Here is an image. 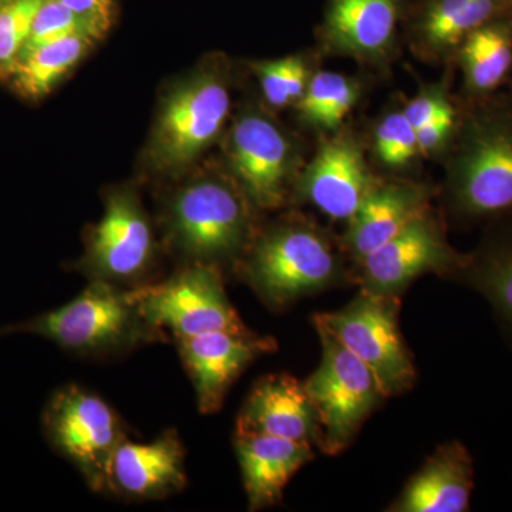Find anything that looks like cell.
<instances>
[{"label": "cell", "mask_w": 512, "mask_h": 512, "mask_svg": "<svg viewBox=\"0 0 512 512\" xmlns=\"http://www.w3.org/2000/svg\"><path fill=\"white\" fill-rule=\"evenodd\" d=\"M234 441L251 511L278 504L292 477L313 458L312 444L302 441L239 433Z\"/></svg>", "instance_id": "cell-20"}, {"label": "cell", "mask_w": 512, "mask_h": 512, "mask_svg": "<svg viewBox=\"0 0 512 512\" xmlns=\"http://www.w3.org/2000/svg\"><path fill=\"white\" fill-rule=\"evenodd\" d=\"M510 83H511V93H512V79H511V82H510Z\"/></svg>", "instance_id": "cell-36"}, {"label": "cell", "mask_w": 512, "mask_h": 512, "mask_svg": "<svg viewBox=\"0 0 512 512\" xmlns=\"http://www.w3.org/2000/svg\"><path fill=\"white\" fill-rule=\"evenodd\" d=\"M94 40L86 35H72L47 43L19 57L9 77L19 94L40 99L89 52Z\"/></svg>", "instance_id": "cell-24"}, {"label": "cell", "mask_w": 512, "mask_h": 512, "mask_svg": "<svg viewBox=\"0 0 512 512\" xmlns=\"http://www.w3.org/2000/svg\"><path fill=\"white\" fill-rule=\"evenodd\" d=\"M239 268L252 291L271 309H284L323 291L342 275L328 235L296 218L254 238Z\"/></svg>", "instance_id": "cell-4"}, {"label": "cell", "mask_w": 512, "mask_h": 512, "mask_svg": "<svg viewBox=\"0 0 512 512\" xmlns=\"http://www.w3.org/2000/svg\"><path fill=\"white\" fill-rule=\"evenodd\" d=\"M474 488L470 451L458 441L444 444L410 478L389 508L396 512H466Z\"/></svg>", "instance_id": "cell-21"}, {"label": "cell", "mask_w": 512, "mask_h": 512, "mask_svg": "<svg viewBox=\"0 0 512 512\" xmlns=\"http://www.w3.org/2000/svg\"><path fill=\"white\" fill-rule=\"evenodd\" d=\"M251 67L261 84L266 103L278 110L296 106L315 74L311 60L301 55L262 60L252 63Z\"/></svg>", "instance_id": "cell-26"}, {"label": "cell", "mask_w": 512, "mask_h": 512, "mask_svg": "<svg viewBox=\"0 0 512 512\" xmlns=\"http://www.w3.org/2000/svg\"><path fill=\"white\" fill-rule=\"evenodd\" d=\"M174 342L202 414L217 413L247 367L278 348L271 336L256 335L249 329L202 333Z\"/></svg>", "instance_id": "cell-14"}, {"label": "cell", "mask_w": 512, "mask_h": 512, "mask_svg": "<svg viewBox=\"0 0 512 512\" xmlns=\"http://www.w3.org/2000/svg\"><path fill=\"white\" fill-rule=\"evenodd\" d=\"M453 62L463 76L461 99L493 96L512 79V15L474 30L458 46Z\"/></svg>", "instance_id": "cell-22"}, {"label": "cell", "mask_w": 512, "mask_h": 512, "mask_svg": "<svg viewBox=\"0 0 512 512\" xmlns=\"http://www.w3.org/2000/svg\"><path fill=\"white\" fill-rule=\"evenodd\" d=\"M376 183L357 138L339 133L322 143L299 175L298 194L332 220L349 222Z\"/></svg>", "instance_id": "cell-15"}, {"label": "cell", "mask_w": 512, "mask_h": 512, "mask_svg": "<svg viewBox=\"0 0 512 512\" xmlns=\"http://www.w3.org/2000/svg\"><path fill=\"white\" fill-rule=\"evenodd\" d=\"M468 259L451 247L443 221L429 210L359 262L362 291L399 298L421 275L460 276Z\"/></svg>", "instance_id": "cell-12"}, {"label": "cell", "mask_w": 512, "mask_h": 512, "mask_svg": "<svg viewBox=\"0 0 512 512\" xmlns=\"http://www.w3.org/2000/svg\"><path fill=\"white\" fill-rule=\"evenodd\" d=\"M235 433L264 434L319 446L318 414L305 383L288 373L262 377L238 414Z\"/></svg>", "instance_id": "cell-18"}, {"label": "cell", "mask_w": 512, "mask_h": 512, "mask_svg": "<svg viewBox=\"0 0 512 512\" xmlns=\"http://www.w3.org/2000/svg\"><path fill=\"white\" fill-rule=\"evenodd\" d=\"M2 2H3V5H5V3L8 2V0H2Z\"/></svg>", "instance_id": "cell-34"}, {"label": "cell", "mask_w": 512, "mask_h": 512, "mask_svg": "<svg viewBox=\"0 0 512 512\" xmlns=\"http://www.w3.org/2000/svg\"><path fill=\"white\" fill-rule=\"evenodd\" d=\"M47 444L77 471L94 493H106L111 458L128 439L120 414L99 394L77 384L60 387L42 413Z\"/></svg>", "instance_id": "cell-5"}, {"label": "cell", "mask_w": 512, "mask_h": 512, "mask_svg": "<svg viewBox=\"0 0 512 512\" xmlns=\"http://www.w3.org/2000/svg\"><path fill=\"white\" fill-rule=\"evenodd\" d=\"M72 35L92 37L83 20L72 9L67 8L62 0H45L37 12L28 40L20 50L18 59L37 47Z\"/></svg>", "instance_id": "cell-29"}, {"label": "cell", "mask_w": 512, "mask_h": 512, "mask_svg": "<svg viewBox=\"0 0 512 512\" xmlns=\"http://www.w3.org/2000/svg\"><path fill=\"white\" fill-rule=\"evenodd\" d=\"M156 244L153 229L133 192H111L103 217L87 232L86 252L77 269L90 281L123 289L150 284Z\"/></svg>", "instance_id": "cell-10"}, {"label": "cell", "mask_w": 512, "mask_h": 512, "mask_svg": "<svg viewBox=\"0 0 512 512\" xmlns=\"http://www.w3.org/2000/svg\"><path fill=\"white\" fill-rule=\"evenodd\" d=\"M372 141L377 163L389 171L410 170L421 157L416 130L402 109L389 111L377 121Z\"/></svg>", "instance_id": "cell-27"}, {"label": "cell", "mask_w": 512, "mask_h": 512, "mask_svg": "<svg viewBox=\"0 0 512 512\" xmlns=\"http://www.w3.org/2000/svg\"><path fill=\"white\" fill-rule=\"evenodd\" d=\"M505 15H512L508 0H417L404 19L416 55L446 63L470 33Z\"/></svg>", "instance_id": "cell-17"}, {"label": "cell", "mask_w": 512, "mask_h": 512, "mask_svg": "<svg viewBox=\"0 0 512 512\" xmlns=\"http://www.w3.org/2000/svg\"><path fill=\"white\" fill-rule=\"evenodd\" d=\"M406 0H326L318 26L320 50L386 69L396 55Z\"/></svg>", "instance_id": "cell-13"}, {"label": "cell", "mask_w": 512, "mask_h": 512, "mask_svg": "<svg viewBox=\"0 0 512 512\" xmlns=\"http://www.w3.org/2000/svg\"><path fill=\"white\" fill-rule=\"evenodd\" d=\"M451 100L453 97L448 89V80L444 79L437 83L423 84L416 96L407 101L402 110L414 130H419L420 127L433 121L439 111Z\"/></svg>", "instance_id": "cell-31"}, {"label": "cell", "mask_w": 512, "mask_h": 512, "mask_svg": "<svg viewBox=\"0 0 512 512\" xmlns=\"http://www.w3.org/2000/svg\"><path fill=\"white\" fill-rule=\"evenodd\" d=\"M322 360L305 387L320 427V450L338 454L355 439L357 431L383 399L369 367L320 326Z\"/></svg>", "instance_id": "cell-9"}, {"label": "cell", "mask_w": 512, "mask_h": 512, "mask_svg": "<svg viewBox=\"0 0 512 512\" xmlns=\"http://www.w3.org/2000/svg\"><path fill=\"white\" fill-rule=\"evenodd\" d=\"M362 87L353 77L336 72H315L311 83L296 104L299 119L313 130L332 133L355 109Z\"/></svg>", "instance_id": "cell-25"}, {"label": "cell", "mask_w": 512, "mask_h": 512, "mask_svg": "<svg viewBox=\"0 0 512 512\" xmlns=\"http://www.w3.org/2000/svg\"><path fill=\"white\" fill-rule=\"evenodd\" d=\"M508 5H510V9H511V12H512V0H508Z\"/></svg>", "instance_id": "cell-33"}, {"label": "cell", "mask_w": 512, "mask_h": 512, "mask_svg": "<svg viewBox=\"0 0 512 512\" xmlns=\"http://www.w3.org/2000/svg\"><path fill=\"white\" fill-rule=\"evenodd\" d=\"M460 276L490 302L512 338V218L488 225Z\"/></svg>", "instance_id": "cell-23"}, {"label": "cell", "mask_w": 512, "mask_h": 512, "mask_svg": "<svg viewBox=\"0 0 512 512\" xmlns=\"http://www.w3.org/2000/svg\"><path fill=\"white\" fill-rule=\"evenodd\" d=\"M187 483L183 441L167 429L148 443L126 439L117 447L106 493L131 503L160 501L181 493Z\"/></svg>", "instance_id": "cell-16"}, {"label": "cell", "mask_w": 512, "mask_h": 512, "mask_svg": "<svg viewBox=\"0 0 512 512\" xmlns=\"http://www.w3.org/2000/svg\"><path fill=\"white\" fill-rule=\"evenodd\" d=\"M45 0H8L0 6V76H9Z\"/></svg>", "instance_id": "cell-28"}, {"label": "cell", "mask_w": 512, "mask_h": 512, "mask_svg": "<svg viewBox=\"0 0 512 512\" xmlns=\"http://www.w3.org/2000/svg\"><path fill=\"white\" fill-rule=\"evenodd\" d=\"M144 318L174 340L248 329L225 292L217 266L183 265L170 278L131 289Z\"/></svg>", "instance_id": "cell-8"}, {"label": "cell", "mask_w": 512, "mask_h": 512, "mask_svg": "<svg viewBox=\"0 0 512 512\" xmlns=\"http://www.w3.org/2000/svg\"><path fill=\"white\" fill-rule=\"evenodd\" d=\"M251 202L234 178H200L180 188L165 211V234L184 265L239 262L254 241Z\"/></svg>", "instance_id": "cell-3"}, {"label": "cell", "mask_w": 512, "mask_h": 512, "mask_svg": "<svg viewBox=\"0 0 512 512\" xmlns=\"http://www.w3.org/2000/svg\"><path fill=\"white\" fill-rule=\"evenodd\" d=\"M444 191L466 224L512 218V93L460 99V123L447 153Z\"/></svg>", "instance_id": "cell-1"}, {"label": "cell", "mask_w": 512, "mask_h": 512, "mask_svg": "<svg viewBox=\"0 0 512 512\" xmlns=\"http://www.w3.org/2000/svg\"><path fill=\"white\" fill-rule=\"evenodd\" d=\"M229 109L228 77L220 67L201 70L175 87L151 138L153 167L171 173L190 164L220 136Z\"/></svg>", "instance_id": "cell-7"}, {"label": "cell", "mask_w": 512, "mask_h": 512, "mask_svg": "<svg viewBox=\"0 0 512 512\" xmlns=\"http://www.w3.org/2000/svg\"><path fill=\"white\" fill-rule=\"evenodd\" d=\"M460 123V100H451L433 121L416 130L421 157H446L456 138Z\"/></svg>", "instance_id": "cell-30"}, {"label": "cell", "mask_w": 512, "mask_h": 512, "mask_svg": "<svg viewBox=\"0 0 512 512\" xmlns=\"http://www.w3.org/2000/svg\"><path fill=\"white\" fill-rule=\"evenodd\" d=\"M433 190L410 180H377L348 222L343 245L357 262L431 210Z\"/></svg>", "instance_id": "cell-19"}, {"label": "cell", "mask_w": 512, "mask_h": 512, "mask_svg": "<svg viewBox=\"0 0 512 512\" xmlns=\"http://www.w3.org/2000/svg\"><path fill=\"white\" fill-rule=\"evenodd\" d=\"M227 157L232 178L256 210L281 207L298 163L291 138L261 111L242 113L231 127Z\"/></svg>", "instance_id": "cell-11"}, {"label": "cell", "mask_w": 512, "mask_h": 512, "mask_svg": "<svg viewBox=\"0 0 512 512\" xmlns=\"http://www.w3.org/2000/svg\"><path fill=\"white\" fill-rule=\"evenodd\" d=\"M0 6H3V2H2V0H0Z\"/></svg>", "instance_id": "cell-35"}, {"label": "cell", "mask_w": 512, "mask_h": 512, "mask_svg": "<svg viewBox=\"0 0 512 512\" xmlns=\"http://www.w3.org/2000/svg\"><path fill=\"white\" fill-rule=\"evenodd\" d=\"M362 360L376 377L384 397L407 392L416 367L399 328V298L362 291L345 308L313 318Z\"/></svg>", "instance_id": "cell-6"}, {"label": "cell", "mask_w": 512, "mask_h": 512, "mask_svg": "<svg viewBox=\"0 0 512 512\" xmlns=\"http://www.w3.org/2000/svg\"><path fill=\"white\" fill-rule=\"evenodd\" d=\"M39 336L60 349L82 357L109 359L138 348L167 343L164 330L151 325L131 289L90 281L73 301L22 322L0 325V339Z\"/></svg>", "instance_id": "cell-2"}, {"label": "cell", "mask_w": 512, "mask_h": 512, "mask_svg": "<svg viewBox=\"0 0 512 512\" xmlns=\"http://www.w3.org/2000/svg\"><path fill=\"white\" fill-rule=\"evenodd\" d=\"M89 29L94 40L103 39L113 25L116 0H62Z\"/></svg>", "instance_id": "cell-32"}]
</instances>
